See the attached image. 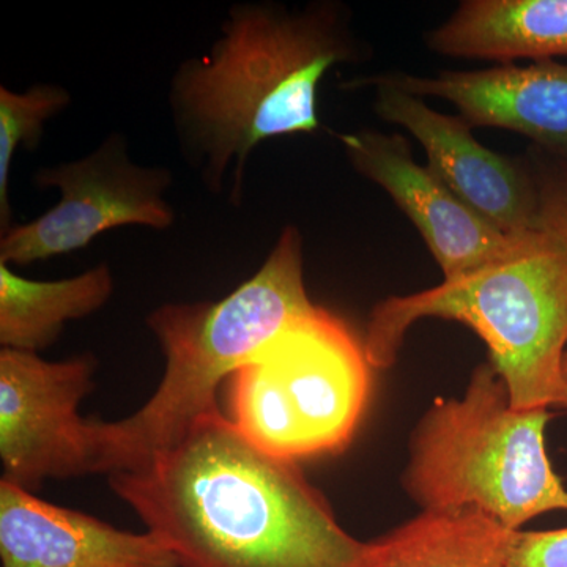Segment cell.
Segmentation results:
<instances>
[{
    "mask_svg": "<svg viewBox=\"0 0 567 567\" xmlns=\"http://www.w3.org/2000/svg\"><path fill=\"white\" fill-rule=\"evenodd\" d=\"M107 481L181 567H388L382 537L347 533L295 462L257 450L221 410Z\"/></svg>",
    "mask_w": 567,
    "mask_h": 567,
    "instance_id": "6da1fadb",
    "label": "cell"
},
{
    "mask_svg": "<svg viewBox=\"0 0 567 567\" xmlns=\"http://www.w3.org/2000/svg\"><path fill=\"white\" fill-rule=\"evenodd\" d=\"M354 43L341 7L235 3L210 51L175 70L169 110L182 155L212 194L240 205L251 153L320 130L317 89Z\"/></svg>",
    "mask_w": 567,
    "mask_h": 567,
    "instance_id": "7a4b0ae2",
    "label": "cell"
},
{
    "mask_svg": "<svg viewBox=\"0 0 567 567\" xmlns=\"http://www.w3.org/2000/svg\"><path fill=\"white\" fill-rule=\"evenodd\" d=\"M303 238L286 226L262 267L218 301L167 303L147 327L164 353L155 393L132 415L92 421L99 475L140 468L218 412V390L276 336L311 315Z\"/></svg>",
    "mask_w": 567,
    "mask_h": 567,
    "instance_id": "3957f363",
    "label": "cell"
},
{
    "mask_svg": "<svg viewBox=\"0 0 567 567\" xmlns=\"http://www.w3.org/2000/svg\"><path fill=\"white\" fill-rule=\"evenodd\" d=\"M427 317L464 323L486 342L514 409L558 404L567 350V251L548 235L537 230L514 256L464 278L380 301L363 341L372 368H391L406 331Z\"/></svg>",
    "mask_w": 567,
    "mask_h": 567,
    "instance_id": "277c9868",
    "label": "cell"
},
{
    "mask_svg": "<svg viewBox=\"0 0 567 567\" xmlns=\"http://www.w3.org/2000/svg\"><path fill=\"white\" fill-rule=\"evenodd\" d=\"M548 409L511 405L488 361L464 398L435 402L413 432L404 487L423 511L476 509L522 532L533 518L567 511V488L546 450Z\"/></svg>",
    "mask_w": 567,
    "mask_h": 567,
    "instance_id": "5b68a950",
    "label": "cell"
},
{
    "mask_svg": "<svg viewBox=\"0 0 567 567\" xmlns=\"http://www.w3.org/2000/svg\"><path fill=\"white\" fill-rule=\"evenodd\" d=\"M364 342L316 308L276 336L229 379L230 423L282 461L333 456L352 442L371 394Z\"/></svg>",
    "mask_w": 567,
    "mask_h": 567,
    "instance_id": "8992f818",
    "label": "cell"
},
{
    "mask_svg": "<svg viewBox=\"0 0 567 567\" xmlns=\"http://www.w3.org/2000/svg\"><path fill=\"white\" fill-rule=\"evenodd\" d=\"M173 183L171 169L134 163L125 136L111 133L84 158L37 171L33 185L59 189L61 199L2 234L0 262L31 265L80 251L115 227L169 229L175 213L166 193Z\"/></svg>",
    "mask_w": 567,
    "mask_h": 567,
    "instance_id": "52a82bcc",
    "label": "cell"
},
{
    "mask_svg": "<svg viewBox=\"0 0 567 567\" xmlns=\"http://www.w3.org/2000/svg\"><path fill=\"white\" fill-rule=\"evenodd\" d=\"M95 368L89 354L50 361L0 349L3 481L33 492L48 480L99 475L92 421L80 415Z\"/></svg>",
    "mask_w": 567,
    "mask_h": 567,
    "instance_id": "ba28073f",
    "label": "cell"
},
{
    "mask_svg": "<svg viewBox=\"0 0 567 567\" xmlns=\"http://www.w3.org/2000/svg\"><path fill=\"white\" fill-rule=\"evenodd\" d=\"M369 84L377 87V115L402 126L423 145L429 169L470 210L507 237L537 230V186L527 156L509 158L492 152L473 136L461 115L431 110L383 76Z\"/></svg>",
    "mask_w": 567,
    "mask_h": 567,
    "instance_id": "9c48e42d",
    "label": "cell"
},
{
    "mask_svg": "<svg viewBox=\"0 0 567 567\" xmlns=\"http://www.w3.org/2000/svg\"><path fill=\"white\" fill-rule=\"evenodd\" d=\"M338 137L353 169L382 186L415 224L445 281L502 262L537 233L524 237L499 233L461 203L427 166L415 162L402 134L361 130Z\"/></svg>",
    "mask_w": 567,
    "mask_h": 567,
    "instance_id": "30bf717a",
    "label": "cell"
},
{
    "mask_svg": "<svg viewBox=\"0 0 567 567\" xmlns=\"http://www.w3.org/2000/svg\"><path fill=\"white\" fill-rule=\"evenodd\" d=\"M383 78L417 99L434 96L453 103L472 128L495 126L527 136L536 148L567 166V63Z\"/></svg>",
    "mask_w": 567,
    "mask_h": 567,
    "instance_id": "8fae6325",
    "label": "cell"
},
{
    "mask_svg": "<svg viewBox=\"0 0 567 567\" xmlns=\"http://www.w3.org/2000/svg\"><path fill=\"white\" fill-rule=\"evenodd\" d=\"M2 567H181L151 532H125L0 481Z\"/></svg>",
    "mask_w": 567,
    "mask_h": 567,
    "instance_id": "7c38bea8",
    "label": "cell"
},
{
    "mask_svg": "<svg viewBox=\"0 0 567 567\" xmlns=\"http://www.w3.org/2000/svg\"><path fill=\"white\" fill-rule=\"evenodd\" d=\"M427 47L503 65L567 58V0H465L429 33Z\"/></svg>",
    "mask_w": 567,
    "mask_h": 567,
    "instance_id": "4fadbf2b",
    "label": "cell"
},
{
    "mask_svg": "<svg viewBox=\"0 0 567 567\" xmlns=\"http://www.w3.org/2000/svg\"><path fill=\"white\" fill-rule=\"evenodd\" d=\"M110 265L59 281H37L0 262V346L40 353L58 341L71 320L95 315L111 300Z\"/></svg>",
    "mask_w": 567,
    "mask_h": 567,
    "instance_id": "5bb4252c",
    "label": "cell"
},
{
    "mask_svg": "<svg viewBox=\"0 0 567 567\" xmlns=\"http://www.w3.org/2000/svg\"><path fill=\"white\" fill-rule=\"evenodd\" d=\"M517 535L476 509L423 511L382 540L388 567H509Z\"/></svg>",
    "mask_w": 567,
    "mask_h": 567,
    "instance_id": "9a60e30c",
    "label": "cell"
},
{
    "mask_svg": "<svg viewBox=\"0 0 567 567\" xmlns=\"http://www.w3.org/2000/svg\"><path fill=\"white\" fill-rule=\"evenodd\" d=\"M71 104V95L62 85L39 82L28 91L14 92L0 85V233L11 223L10 173L14 155L21 148L39 147L44 125Z\"/></svg>",
    "mask_w": 567,
    "mask_h": 567,
    "instance_id": "2e32d148",
    "label": "cell"
},
{
    "mask_svg": "<svg viewBox=\"0 0 567 567\" xmlns=\"http://www.w3.org/2000/svg\"><path fill=\"white\" fill-rule=\"evenodd\" d=\"M527 158L537 186L536 229L567 251V166L536 147Z\"/></svg>",
    "mask_w": 567,
    "mask_h": 567,
    "instance_id": "e0dca14e",
    "label": "cell"
},
{
    "mask_svg": "<svg viewBox=\"0 0 567 567\" xmlns=\"http://www.w3.org/2000/svg\"><path fill=\"white\" fill-rule=\"evenodd\" d=\"M509 567H567V527L518 532Z\"/></svg>",
    "mask_w": 567,
    "mask_h": 567,
    "instance_id": "ac0fdd59",
    "label": "cell"
},
{
    "mask_svg": "<svg viewBox=\"0 0 567 567\" xmlns=\"http://www.w3.org/2000/svg\"><path fill=\"white\" fill-rule=\"evenodd\" d=\"M563 393L561 398H559L557 406H563V409H567V350L565 353V358H563Z\"/></svg>",
    "mask_w": 567,
    "mask_h": 567,
    "instance_id": "d6986e66",
    "label": "cell"
}]
</instances>
